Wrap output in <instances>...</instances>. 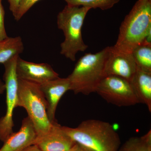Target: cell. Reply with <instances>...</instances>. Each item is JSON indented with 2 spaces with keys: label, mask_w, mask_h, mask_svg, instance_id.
Segmentation results:
<instances>
[{
  "label": "cell",
  "mask_w": 151,
  "mask_h": 151,
  "mask_svg": "<svg viewBox=\"0 0 151 151\" xmlns=\"http://www.w3.org/2000/svg\"><path fill=\"white\" fill-rule=\"evenodd\" d=\"M62 128L76 143L89 151H118L121 146L119 134L108 122L89 119L76 128Z\"/></svg>",
  "instance_id": "cell-1"
},
{
  "label": "cell",
  "mask_w": 151,
  "mask_h": 151,
  "mask_svg": "<svg viewBox=\"0 0 151 151\" xmlns=\"http://www.w3.org/2000/svg\"><path fill=\"white\" fill-rule=\"evenodd\" d=\"M151 28V0H138L126 16L113 46L117 50L132 53L143 43Z\"/></svg>",
  "instance_id": "cell-2"
},
{
  "label": "cell",
  "mask_w": 151,
  "mask_h": 151,
  "mask_svg": "<svg viewBox=\"0 0 151 151\" xmlns=\"http://www.w3.org/2000/svg\"><path fill=\"white\" fill-rule=\"evenodd\" d=\"M108 47L95 53H88L80 58L72 73L68 76L70 90L74 94L89 95L95 92L105 77L104 67Z\"/></svg>",
  "instance_id": "cell-3"
},
{
  "label": "cell",
  "mask_w": 151,
  "mask_h": 151,
  "mask_svg": "<svg viewBox=\"0 0 151 151\" xmlns=\"http://www.w3.org/2000/svg\"><path fill=\"white\" fill-rule=\"evenodd\" d=\"M91 9L88 7L65 6L57 16L58 27L62 30L65 39L60 44V54L72 61L78 52L88 48L82 36V28L86 14Z\"/></svg>",
  "instance_id": "cell-4"
},
{
  "label": "cell",
  "mask_w": 151,
  "mask_h": 151,
  "mask_svg": "<svg viewBox=\"0 0 151 151\" xmlns=\"http://www.w3.org/2000/svg\"><path fill=\"white\" fill-rule=\"evenodd\" d=\"M17 107L24 108L32 122L37 137L46 134L55 123L47 114V103L39 85L18 79Z\"/></svg>",
  "instance_id": "cell-5"
},
{
  "label": "cell",
  "mask_w": 151,
  "mask_h": 151,
  "mask_svg": "<svg viewBox=\"0 0 151 151\" xmlns=\"http://www.w3.org/2000/svg\"><path fill=\"white\" fill-rule=\"evenodd\" d=\"M19 56L15 55L4 64L3 79L6 85V111L5 116L0 119V140L3 142L14 132L13 115L15 108L17 107L18 78L16 65Z\"/></svg>",
  "instance_id": "cell-6"
},
{
  "label": "cell",
  "mask_w": 151,
  "mask_h": 151,
  "mask_svg": "<svg viewBox=\"0 0 151 151\" xmlns=\"http://www.w3.org/2000/svg\"><path fill=\"white\" fill-rule=\"evenodd\" d=\"M95 92L108 103L118 107L133 106L139 103L131 82L119 76H105Z\"/></svg>",
  "instance_id": "cell-7"
},
{
  "label": "cell",
  "mask_w": 151,
  "mask_h": 151,
  "mask_svg": "<svg viewBox=\"0 0 151 151\" xmlns=\"http://www.w3.org/2000/svg\"><path fill=\"white\" fill-rule=\"evenodd\" d=\"M137 70V65L132 53L119 51L113 46L108 47L104 67L105 76H119L131 82Z\"/></svg>",
  "instance_id": "cell-8"
},
{
  "label": "cell",
  "mask_w": 151,
  "mask_h": 151,
  "mask_svg": "<svg viewBox=\"0 0 151 151\" xmlns=\"http://www.w3.org/2000/svg\"><path fill=\"white\" fill-rule=\"evenodd\" d=\"M16 73L19 79L39 85L59 77L49 64L26 61L19 56L17 60Z\"/></svg>",
  "instance_id": "cell-9"
},
{
  "label": "cell",
  "mask_w": 151,
  "mask_h": 151,
  "mask_svg": "<svg viewBox=\"0 0 151 151\" xmlns=\"http://www.w3.org/2000/svg\"><path fill=\"white\" fill-rule=\"evenodd\" d=\"M76 144L63 131L62 126L56 122L48 133L36 137L33 145L42 151H68Z\"/></svg>",
  "instance_id": "cell-10"
},
{
  "label": "cell",
  "mask_w": 151,
  "mask_h": 151,
  "mask_svg": "<svg viewBox=\"0 0 151 151\" xmlns=\"http://www.w3.org/2000/svg\"><path fill=\"white\" fill-rule=\"evenodd\" d=\"M41 90L47 103V114L48 119L52 123L56 122L55 112L60 100L63 95L70 90V81L67 77L58 78L40 85Z\"/></svg>",
  "instance_id": "cell-11"
},
{
  "label": "cell",
  "mask_w": 151,
  "mask_h": 151,
  "mask_svg": "<svg viewBox=\"0 0 151 151\" xmlns=\"http://www.w3.org/2000/svg\"><path fill=\"white\" fill-rule=\"evenodd\" d=\"M37 137L35 128L28 117L24 118L17 132L12 133L4 142L0 151H22L32 145Z\"/></svg>",
  "instance_id": "cell-12"
},
{
  "label": "cell",
  "mask_w": 151,
  "mask_h": 151,
  "mask_svg": "<svg viewBox=\"0 0 151 151\" xmlns=\"http://www.w3.org/2000/svg\"><path fill=\"white\" fill-rule=\"evenodd\" d=\"M139 103H143L151 112V73L137 68V71L131 81Z\"/></svg>",
  "instance_id": "cell-13"
},
{
  "label": "cell",
  "mask_w": 151,
  "mask_h": 151,
  "mask_svg": "<svg viewBox=\"0 0 151 151\" xmlns=\"http://www.w3.org/2000/svg\"><path fill=\"white\" fill-rule=\"evenodd\" d=\"M24 49L20 37H8L0 41V63L4 64L15 55H19Z\"/></svg>",
  "instance_id": "cell-14"
},
{
  "label": "cell",
  "mask_w": 151,
  "mask_h": 151,
  "mask_svg": "<svg viewBox=\"0 0 151 151\" xmlns=\"http://www.w3.org/2000/svg\"><path fill=\"white\" fill-rule=\"evenodd\" d=\"M132 53L137 68L151 73V44H141L133 50Z\"/></svg>",
  "instance_id": "cell-15"
},
{
  "label": "cell",
  "mask_w": 151,
  "mask_h": 151,
  "mask_svg": "<svg viewBox=\"0 0 151 151\" xmlns=\"http://www.w3.org/2000/svg\"><path fill=\"white\" fill-rule=\"evenodd\" d=\"M118 151H151V131L141 137H132L120 146Z\"/></svg>",
  "instance_id": "cell-16"
},
{
  "label": "cell",
  "mask_w": 151,
  "mask_h": 151,
  "mask_svg": "<svg viewBox=\"0 0 151 151\" xmlns=\"http://www.w3.org/2000/svg\"><path fill=\"white\" fill-rule=\"evenodd\" d=\"M68 5L88 7L106 10L113 7L120 0H64Z\"/></svg>",
  "instance_id": "cell-17"
},
{
  "label": "cell",
  "mask_w": 151,
  "mask_h": 151,
  "mask_svg": "<svg viewBox=\"0 0 151 151\" xmlns=\"http://www.w3.org/2000/svg\"><path fill=\"white\" fill-rule=\"evenodd\" d=\"M40 0H21L19 5L16 13L14 16L15 19L18 21L24 15Z\"/></svg>",
  "instance_id": "cell-18"
},
{
  "label": "cell",
  "mask_w": 151,
  "mask_h": 151,
  "mask_svg": "<svg viewBox=\"0 0 151 151\" xmlns=\"http://www.w3.org/2000/svg\"><path fill=\"white\" fill-rule=\"evenodd\" d=\"M5 11L0 0V41L4 40L8 37L6 32L4 25Z\"/></svg>",
  "instance_id": "cell-19"
},
{
  "label": "cell",
  "mask_w": 151,
  "mask_h": 151,
  "mask_svg": "<svg viewBox=\"0 0 151 151\" xmlns=\"http://www.w3.org/2000/svg\"><path fill=\"white\" fill-rule=\"evenodd\" d=\"M9 4V9L13 15L16 13L19 5L21 0H8Z\"/></svg>",
  "instance_id": "cell-20"
},
{
  "label": "cell",
  "mask_w": 151,
  "mask_h": 151,
  "mask_svg": "<svg viewBox=\"0 0 151 151\" xmlns=\"http://www.w3.org/2000/svg\"><path fill=\"white\" fill-rule=\"evenodd\" d=\"M68 151H89L86 149L84 148L83 147L77 144H76L75 145L73 146L70 150Z\"/></svg>",
  "instance_id": "cell-21"
},
{
  "label": "cell",
  "mask_w": 151,
  "mask_h": 151,
  "mask_svg": "<svg viewBox=\"0 0 151 151\" xmlns=\"http://www.w3.org/2000/svg\"><path fill=\"white\" fill-rule=\"evenodd\" d=\"M22 151H42L36 145H32L29 146L27 148L24 149Z\"/></svg>",
  "instance_id": "cell-22"
},
{
  "label": "cell",
  "mask_w": 151,
  "mask_h": 151,
  "mask_svg": "<svg viewBox=\"0 0 151 151\" xmlns=\"http://www.w3.org/2000/svg\"><path fill=\"white\" fill-rule=\"evenodd\" d=\"M6 91V85L4 82L0 79V95Z\"/></svg>",
  "instance_id": "cell-23"
}]
</instances>
